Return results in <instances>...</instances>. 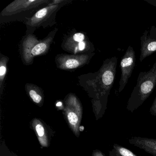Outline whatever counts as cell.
Instances as JSON below:
<instances>
[{"label":"cell","instance_id":"1","mask_svg":"<svg viewBox=\"0 0 156 156\" xmlns=\"http://www.w3.org/2000/svg\"><path fill=\"white\" fill-rule=\"evenodd\" d=\"M156 85V62L148 72L140 73L137 83L128 101L126 109L131 113L148 98Z\"/></svg>","mask_w":156,"mask_h":156},{"label":"cell","instance_id":"2","mask_svg":"<svg viewBox=\"0 0 156 156\" xmlns=\"http://www.w3.org/2000/svg\"><path fill=\"white\" fill-rule=\"evenodd\" d=\"M136 55L133 47L129 46L120 62L121 78L119 82L118 92L121 93L126 85L131 76L136 64Z\"/></svg>","mask_w":156,"mask_h":156},{"label":"cell","instance_id":"3","mask_svg":"<svg viewBox=\"0 0 156 156\" xmlns=\"http://www.w3.org/2000/svg\"><path fill=\"white\" fill-rule=\"evenodd\" d=\"M117 58L112 57L107 59L104 63L101 73L102 88L107 96L109 94L115 79Z\"/></svg>","mask_w":156,"mask_h":156},{"label":"cell","instance_id":"4","mask_svg":"<svg viewBox=\"0 0 156 156\" xmlns=\"http://www.w3.org/2000/svg\"><path fill=\"white\" fill-rule=\"evenodd\" d=\"M140 61L156 52V26H152L145 31L140 37Z\"/></svg>","mask_w":156,"mask_h":156},{"label":"cell","instance_id":"5","mask_svg":"<svg viewBox=\"0 0 156 156\" xmlns=\"http://www.w3.org/2000/svg\"><path fill=\"white\" fill-rule=\"evenodd\" d=\"M129 142L153 156H156V139L134 136L129 140Z\"/></svg>","mask_w":156,"mask_h":156},{"label":"cell","instance_id":"6","mask_svg":"<svg viewBox=\"0 0 156 156\" xmlns=\"http://www.w3.org/2000/svg\"><path fill=\"white\" fill-rule=\"evenodd\" d=\"M66 115L70 126L75 133H78V128L82 118V111L81 108L77 109L68 108L66 111Z\"/></svg>","mask_w":156,"mask_h":156},{"label":"cell","instance_id":"7","mask_svg":"<svg viewBox=\"0 0 156 156\" xmlns=\"http://www.w3.org/2000/svg\"><path fill=\"white\" fill-rule=\"evenodd\" d=\"M109 156H138L131 151L118 145L114 144L113 148L109 151Z\"/></svg>","mask_w":156,"mask_h":156},{"label":"cell","instance_id":"8","mask_svg":"<svg viewBox=\"0 0 156 156\" xmlns=\"http://www.w3.org/2000/svg\"><path fill=\"white\" fill-rule=\"evenodd\" d=\"M34 128L37 132L40 143L44 147H47L48 144L47 137L45 135V130L43 126L38 120H35V122H34Z\"/></svg>","mask_w":156,"mask_h":156},{"label":"cell","instance_id":"9","mask_svg":"<svg viewBox=\"0 0 156 156\" xmlns=\"http://www.w3.org/2000/svg\"><path fill=\"white\" fill-rule=\"evenodd\" d=\"M47 48V45L44 43L39 44L35 45L31 50L32 54L33 55H38L43 53Z\"/></svg>","mask_w":156,"mask_h":156},{"label":"cell","instance_id":"10","mask_svg":"<svg viewBox=\"0 0 156 156\" xmlns=\"http://www.w3.org/2000/svg\"><path fill=\"white\" fill-rule=\"evenodd\" d=\"M79 62L76 59H68L66 62V66L69 69H73L79 66Z\"/></svg>","mask_w":156,"mask_h":156},{"label":"cell","instance_id":"11","mask_svg":"<svg viewBox=\"0 0 156 156\" xmlns=\"http://www.w3.org/2000/svg\"><path fill=\"white\" fill-rule=\"evenodd\" d=\"M30 95L34 102L37 104H39L41 101L42 98L41 96L38 94L35 91L32 90L30 91Z\"/></svg>","mask_w":156,"mask_h":156},{"label":"cell","instance_id":"12","mask_svg":"<svg viewBox=\"0 0 156 156\" xmlns=\"http://www.w3.org/2000/svg\"><path fill=\"white\" fill-rule=\"evenodd\" d=\"M47 12H48V9L47 8L42 9L35 14V18L37 19L43 18L47 14Z\"/></svg>","mask_w":156,"mask_h":156},{"label":"cell","instance_id":"13","mask_svg":"<svg viewBox=\"0 0 156 156\" xmlns=\"http://www.w3.org/2000/svg\"><path fill=\"white\" fill-rule=\"evenodd\" d=\"M73 40L75 41L80 43L83 41L85 39V36L83 34L81 33H76L73 35Z\"/></svg>","mask_w":156,"mask_h":156},{"label":"cell","instance_id":"14","mask_svg":"<svg viewBox=\"0 0 156 156\" xmlns=\"http://www.w3.org/2000/svg\"><path fill=\"white\" fill-rule=\"evenodd\" d=\"M150 113L152 115L154 116L156 118V97L154 100L152 105L150 109Z\"/></svg>","mask_w":156,"mask_h":156},{"label":"cell","instance_id":"15","mask_svg":"<svg viewBox=\"0 0 156 156\" xmlns=\"http://www.w3.org/2000/svg\"><path fill=\"white\" fill-rule=\"evenodd\" d=\"M6 72V68L5 66L1 65L0 67V75H1V77L2 78L4 76Z\"/></svg>","mask_w":156,"mask_h":156},{"label":"cell","instance_id":"16","mask_svg":"<svg viewBox=\"0 0 156 156\" xmlns=\"http://www.w3.org/2000/svg\"><path fill=\"white\" fill-rule=\"evenodd\" d=\"M93 156H105L102 151H100L96 150L94 151L93 153Z\"/></svg>","mask_w":156,"mask_h":156},{"label":"cell","instance_id":"17","mask_svg":"<svg viewBox=\"0 0 156 156\" xmlns=\"http://www.w3.org/2000/svg\"><path fill=\"white\" fill-rule=\"evenodd\" d=\"M78 46L79 51H83L85 48V43L84 42H81L78 44Z\"/></svg>","mask_w":156,"mask_h":156},{"label":"cell","instance_id":"18","mask_svg":"<svg viewBox=\"0 0 156 156\" xmlns=\"http://www.w3.org/2000/svg\"><path fill=\"white\" fill-rule=\"evenodd\" d=\"M144 1L147 2L149 4L156 7V0H144Z\"/></svg>","mask_w":156,"mask_h":156},{"label":"cell","instance_id":"19","mask_svg":"<svg viewBox=\"0 0 156 156\" xmlns=\"http://www.w3.org/2000/svg\"></svg>","mask_w":156,"mask_h":156}]
</instances>
